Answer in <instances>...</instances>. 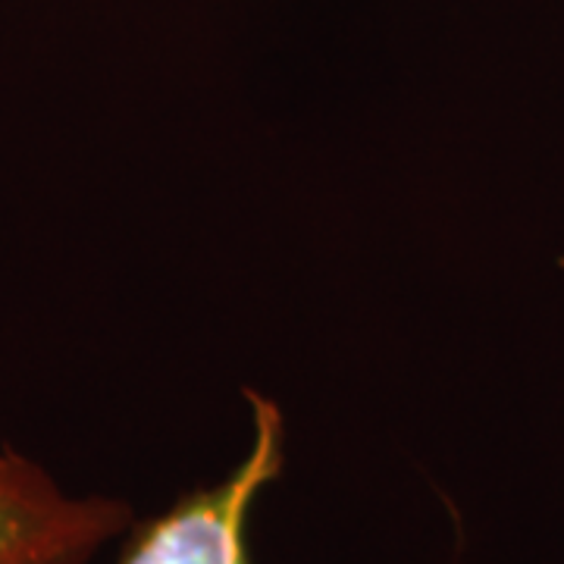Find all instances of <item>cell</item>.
<instances>
[{"instance_id": "2", "label": "cell", "mask_w": 564, "mask_h": 564, "mask_svg": "<svg viewBox=\"0 0 564 564\" xmlns=\"http://www.w3.org/2000/svg\"><path fill=\"white\" fill-rule=\"evenodd\" d=\"M132 527L110 496H69L39 462L0 448V564H88Z\"/></svg>"}, {"instance_id": "1", "label": "cell", "mask_w": 564, "mask_h": 564, "mask_svg": "<svg viewBox=\"0 0 564 564\" xmlns=\"http://www.w3.org/2000/svg\"><path fill=\"white\" fill-rule=\"evenodd\" d=\"M251 402L254 443L242 464L220 484L182 496L170 511L135 527L120 564H251L248 518L285 462L280 408L261 395H251Z\"/></svg>"}]
</instances>
